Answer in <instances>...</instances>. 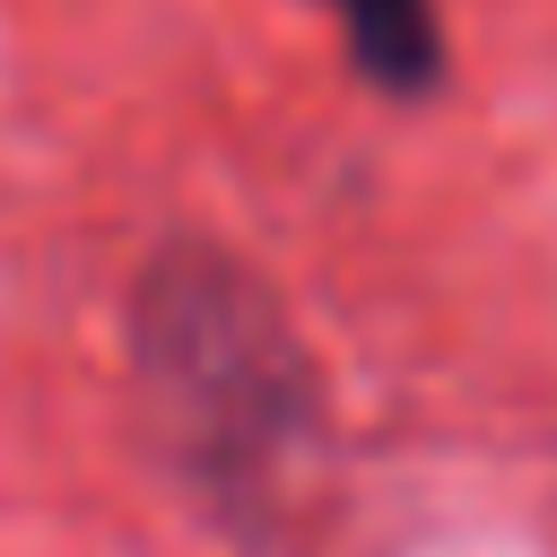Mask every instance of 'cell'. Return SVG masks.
Listing matches in <instances>:
<instances>
[{
    "label": "cell",
    "mask_w": 557,
    "mask_h": 557,
    "mask_svg": "<svg viewBox=\"0 0 557 557\" xmlns=\"http://www.w3.org/2000/svg\"><path fill=\"white\" fill-rule=\"evenodd\" d=\"M122 366L191 513L226 548L278 557L331 453V374L278 278L200 226L157 235L122 287Z\"/></svg>",
    "instance_id": "cell-1"
},
{
    "label": "cell",
    "mask_w": 557,
    "mask_h": 557,
    "mask_svg": "<svg viewBox=\"0 0 557 557\" xmlns=\"http://www.w3.org/2000/svg\"><path fill=\"white\" fill-rule=\"evenodd\" d=\"M339 26L348 70L383 96V104H426L453 70L444 52V9L435 0H313Z\"/></svg>",
    "instance_id": "cell-2"
}]
</instances>
